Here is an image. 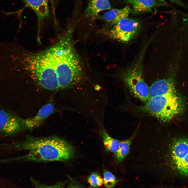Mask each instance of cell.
I'll list each match as a JSON object with an SVG mask.
<instances>
[{
	"instance_id": "8992f818",
	"label": "cell",
	"mask_w": 188,
	"mask_h": 188,
	"mask_svg": "<svg viewBox=\"0 0 188 188\" xmlns=\"http://www.w3.org/2000/svg\"><path fill=\"white\" fill-rule=\"evenodd\" d=\"M171 161L181 174L188 176V138H180L172 144L170 149Z\"/></svg>"
},
{
	"instance_id": "7402d4cb",
	"label": "cell",
	"mask_w": 188,
	"mask_h": 188,
	"mask_svg": "<svg viewBox=\"0 0 188 188\" xmlns=\"http://www.w3.org/2000/svg\"><path fill=\"white\" fill-rule=\"evenodd\" d=\"M179 12L188 18V15L187 14L180 11H179Z\"/></svg>"
},
{
	"instance_id": "5b68a950",
	"label": "cell",
	"mask_w": 188,
	"mask_h": 188,
	"mask_svg": "<svg viewBox=\"0 0 188 188\" xmlns=\"http://www.w3.org/2000/svg\"><path fill=\"white\" fill-rule=\"evenodd\" d=\"M137 20L123 18L111 27L103 29L104 33L109 37L124 43H127L135 37L141 29Z\"/></svg>"
},
{
	"instance_id": "44dd1931",
	"label": "cell",
	"mask_w": 188,
	"mask_h": 188,
	"mask_svg": "<svg viewBox=\"0 0 188 188\" xmlns=\"http://www.w3.org/2000/svg\"><path fill=\"white\" fill-rule=\"evenodd\" d=\"M150 188H166L165 187L160 186H157L153 187H151Z\"/></svg>"
},
{
	"instance_id": "5bb4252c",
	"label": "cell",
	"mask_w": 188,
	"mask_h": 188,
	"mask_svg": "<svg viewBox=\"0 0 188 188\" xmlns=\"http://www.w3.org/2000/svg\"><path fill=\"white\" fill-rule=\"evenodd\" d=\"M134 136V135L130 138L120 142L119 148L115 153V160L117 163H120L123 161L129 154Z\"/></svg>"
},
{
	"instance_id": "7c38bea8",
	"label": "cell",
	"mask_w": 188,
	"mask_h": 188,
	"mask_svg": "<svg viewBox=\"0 0 188 188\" xmlns=\"http://www.w3.org/2000/svg\"><path fill=\"white\" fill-rule=\"evenodd\" d=\"M111 8L109 0H89L84 12L85 16L87 18L93 19L101 11L109 10Z\"/></svg>"
},
{
	"instance_id": "277c9868",
	"label": "cell",
	"mask_w": 188,
	"mask_h": 188,
	"mask_svg": "<svg viewBox=\"0 0 188 188\" xmlns=\"http://www.w3.org/2000/svg\"><path fill=\"white\" fill-rule=\"evenodd\" d=\"M149 42L146 43L136 61L123 72L122 77L131 93L146 103L149 99V88L143 77V61Z\"/></svg>"
},
{
	"instance_id": "52a82bcc",
	"label": "cell",
	"mask_w": 188,
	"mask_h": 188,
	"mask_svg": "<svg viewBox=\"0 0 188 188\" xmlns=\"http://www.w3.org/2000/svg\"><path fill=\"white\" fill-rule=\"evenodd\" d=\"M22 120L7 109L0 108V135L10 137L23 131Z\"/></svg>"
},
{
	"instance_id": "9a60e30c",
	"label": "cell",
	"mask_w": 188,
	"mask_h": 188,
	"mask_svg": "<svg viewBox=\"0 0 188 188\" xmlns=\"http://www.w3.org/2000/svg\"><path fill=\"white\" fill-rule=\"evenodd\" d=\"M101 136L105 150L115 153L119 148L120 142L110 137L104 128L102 130Z\"/></svg>"
},
{
	"instance_id": "e0dca14e",
	"label": "cell",
	"mask_w": 188,
	"mask_h": 188,
	"mask_svg": "<svg viewBox=\"0 0 188 188\" xmlns=\"http://www.w3.org/2000/svg\"><path fill=\"white\" fill-rule=\"evenodd\" d=\"M88 182L93 188H98L102 186L103 183V178L97 172L92 173L88 177Z\"/></svg>"
},
{
	"instance_id": "4fadbf2b",
	"label": "cell",
	"mask_w": 188,
	"mask_h": 188,
	"mask_svg": "<svg viewBox=\"0 0 188 188\" xmlns=\"http://www.w3.org/2000/svg\"><path fill=\"white\" fill-rule=\"evenodd\" d=\"M132 4L134 11L136 13L148 11L158 4L156 0H128Z\"/></svg>"
},
{
	"instance_id": "8fae6325",
	"label": "cell",
	"mask_w": 188,
	"mask_h": 188,
	"mask_svg": "<svg viewBox=\"0 0 188 188\" xmlns=\"http://www.w3.org/2000/svg\"><path fill=\"white\" fill-rule=\"evenodd\" d=\"M130 11L128 6L120 9H114L106 12L100 19L104 21L109 27H110L122 19L127 17Z\"/></svg>"
},
{
	"instance_id": "6da1fadb",
	"label": "cell",
	"mask_w": 188,
	"mask_h": 188,
	"mask_svg": "<svg viewBox=\"0 0 188 188\" xmlns=\"http://www.w3.org/2000/svg\"><path fill=\"white\" fill-rule=\"evenodd\" d=\"M55 43L37 52L30 51L23 48L19 55L20 65L42 87L50 90L59 89L57 73L62 48L58 43Z\"/></svg>"
},
{
	"instance_id": "3957f363",
	"label": "cell",
	"mask_w": 188,
	"mask_h": 188,
	"mask_svg": "<svg viewBox=\"0 0 188 188\" xmlns=\"http://www.w3.org/2000/svg\"><path fill=\"white\" fill-rule=\"evenodd\" d=\"M183 102L176 92L151 98L141 109L161 121L167 122L181 111Z\"/></svg>"
},
{
	"instance_id": "d6986e66",
	"label": "cell",
	"mask_w": 188,
	"mask_h": 188,
	"mask_svg": "<svg viewBox=\"0 0 188 188\" xmlns=\"http://www.w3.org/2000/svg\"><path fill=\"white\" fill-rule=\"evenodd\" d=\"M160 1L163 2H166L164 0H160ZM172 2H174L175 3L183 7H185L186 4L184 3L181 1L179 0H168Z\"/></svg>"
},
{
	"instance_id": "30bf717a",
	"label": "cell",
	"mask_w": 188,
	"mask_h": 188,
	"mask_svg": "<svg viewBox=\"0 0 188 188\" xmlns=\"http://www.w3.org/2000/svg\"><path fill=\"white\" fill-rule=\"evenodd\" d=\"M176 92L173 81L169 79H162L154 82L149 88V99L157 96Z\"/></svg>"
},
{
	"instance_id": "ffe728a7",
	"label": "cell",
	"mask_w": 188,
	"mask_h": 188,
	"mask_svg": "<svg viewBox=\"0 0 188 188\" xmlns=\"http://www.w3.org/2000/svg\"><path fill=\"white\" fill-rule=\"evenodd\" d=\"M66 188H83L81 186L77 184L72 183H70Z\"/></svg>"
},
{
	"instance_id": "2e32d148",
	"label": "cell",
	"mask_w": 188,
	"mask_h": 188,
	"mask_svg": "<svg viewBox=\"0 0 188 188\" xmlns=\"http://www.w3.org/2000/svg\"><path fill=\"white\" fill-rule=\"evenodd\" d=\"M103 183L107 188H112L116 184L119 180L109 171L104 170L103 174Z\"/></svg>"
},
{
	"instance_id": "ac0fdd59",
	"label": "cell",
	"mask_w": 188,
	"mask_h": 188,
	"mask_svg": "<svg viewBox=\"0 0 188 188\" xmlns=\"http://www.w3.org/2000/svg\"><path fill=\"white\" fill-rule=\"evenodd\" d=\"M31 180L36 188H62L64 184L63 182H60L56 184L47 185L42 184L32 178L31 179Z\"/></svg>"
},
{
	"instance_id": "ba28073f",
	"label": "cell",
	"mask_w": 188,
	"mask_h": 188,
	"mask_svg": "<svg viewBox=\"0 0 188 188\" xmlns=\"http://www.w3.org/2000/svg\"><path fill=\"white\" fill-rule=\"evenodd\" d=\"M49 0H24L25 4L35 13L38 20L37 38H40V32L43 21L49 15Z\"/></svg>"
},
{
	"instance_id": "9c48e42d",
	"label": "cell",
	"mask_w": 188,
	"mask_h": 188,
	"mask_svg": "<svg viewBox=\"0 0 188 188\" xmlns=\"http://www.w3.org/2000/svg\"><path fill=\"white\" fill-rule=\"evenodd\" d=\"M54 110L53 105L49 103L42 107L33 117L23 119V130H32L39 126L53 112Z\"/></svg>"
},
{
	"instance_id": "7a4b0ae2",
	"label": "cell",
	"mask_w": 188,
	"mask_h": 188,
	"mask_svg": "<svg viewBox=\"0 0 188 188\" xmlns=\"http://www.w3.org/2000/svg\"><path fill=\"white\" fill-rule=\"evenodd\" d=\"M15 151L27 153L17 157L5 159L6 162L18 160L46 162H65L73 158V147L66 140L56 136L36 137L28 136L22 141L14 143Z\"/></svg>"
}]
</instances>
